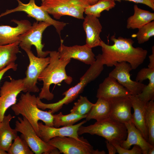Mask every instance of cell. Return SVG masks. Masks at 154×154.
<instances>
[{
	"label": "cell",
	"mask_w": 154,
	"mask_h": 154,
	"mask_svg": "<svg viewBox=\"0 0 154 154\" xmlns=\"http://www.w3.org/2000/svg\"><path fill=\"white\" fill-rule=\"evenodd\" d=\"M111 40L114 43L112 45L101 41V55L104 65L112 67L117 63L125 62L131 65L132 70H135L144 62L147 55V50L133 47L134 41L131 38L121 37L116 38L113 35Z\"/></svg>",
	"instance_id": "obj_1"
},
{
	"label": "cell",
	"mask_w": 154,
	"mask_h": 154,
	"mask_svg": "<svg viewBox=\"0 0 154 154\" xmlns=\"http://www.w3.org/2000/svg\"><path fill=\"white\" fill-rule=\"evenodd\" d=\"M49 64L41 72L38 78V80L42 81L43 85L39 94L40 99H45L48 101L52 100L54 94L50 90V86L57 84L64 81L66 84H70L72 78L66 74V67L71 59L61 60L59 53L56 51H50L49 54Z\"/></svg>",
	"instance_id": "obj_2"
},
{
	"label": "cell",
	"mask_w": 154,
	"mask_h": 154,
	"mask_svg": "<svg viewBox=\"0 0 154 154\" xmlns=\"http://www.w3.org/2000/svg\"><path fill=\"white\" fill-rule=\"evenodd\" d=\"M37 99V97L30 92L22 93L18 102L11 108L15 115H21L27 119L39 137L38 121L41 120L46 125L54 127L53 117L50 110L44 111L38 108Z\"/></svg>",
	"instance_id": "obj_3"
},
{
	"label": "cell",
	"mask_w": 154,
	"mask_h": 154,
	"mask_svg": "<svg viewBox=\"0 0 154 154\" xmlns=\"http://www.w3.org/2000/svg\"><path fill=\"white\" fill-rule=\"evenodd\" d=\"M85 133L101 136L113 144L120 145L127 136L125 125L109 118L86 126L81 125L78 130V135Z\"/></svg>",
	"instance_id": "obj_4"
},
{
	"label": "cell",
	"mask_w": 154,
	"mask_h": 154,
	"mask_svg": "<svg viewBox=\"0 0 154 154\" xmlns=\"http://www.w3.org/2000/svg\"><path fill=\"white\" fill-rule=\"evenodd\" d=\"M15 129L21 133L29 147L35 154H58V149L43 141L37 134L31 124L24 117H18Z\"/></svg>",
	"instance_id": "obj_5"
},
{
	"label": "cell",
	"mask_w": 154,
	"mask_h": 154,
	"mask_svg": "<svg viewBox=\"0 0 154 154\" xmlns=\"http://www.w3.org/2000/svg\"><path fill=\"white\" fill-rule=\"evenodd\" d=\"M96 60L80 79L79 83L63 92L64 97L56 102L57 106L62 108L64 105L72 102L83 91L88 83L94 80L100 74L104 69L101 54L96 56Z\"/></svg>",
	"instance_id": "obj_6"
},
{
	"label": "cell",
	"mask_w": 154,
	"mask_h": 154,
	"mask_svg": "<svg viewBox=\"0 0 154 154\" xmlns=\"http://www.w3.org/2000/svg\"><path fill=\"white\" fill-rule=\"evenodd\" d=\"M55 147L60 153L64 154H105L104 150H94L88 140L84 138L79 140L72 137H57L48 142Z\"/></svg>",
	"instance_id": "obj_7"
},
{
	"label": "cell",
	"mask_w": 154,
	"mask_h": 154,
	"mask_svg": "<svg viewBox=\"0 0 154 154\" xmlns=\"http://www.w3.org/2000/svg\"><path fill=\"white\" fill-rule=\"evenodd\" d=\"M16 0L18 2V6L13 9L7 10L5 12L0 15V18L12 13L24 12L28 17L34 18L37 21L46 22L53 26L60 37L61 32L66 26L67 23L52 18L46 11L36 4L35 0H30L29 2L26 4L23 3L20 0Z\"/></svg>",
	"instance_id": "obj_8"
},
{
	"label": "cell",
	"mask_w": 154,
	"mask_h": 154,
	"mask_svg": "<svg viewBox=\"0 0 154 154\" xmlns=\"http://www.w3.org/2000/svg\"><path fill=\"white\" fill-rule=\"evenodd\" d=\"M51 26L49 23L43 21L35 22L31 27L19 37V46L24 50H31L32 46L36 49L37 56L45 58L49 54L50 51H43L44 44L42 43V35L44 31Z\"/></svg>",
	"instance_id": "obj_9"
},
{
	"label": "cell",
	"mask_w": 154,
	"mask_h": 154,
	"mask_svg": "<svg viewBox=\"0 0 154 154\" xmlns=\"http://www.w3.org/2000/svg\"><path fill=\"white\" fill-rule=\"evenodd\" d=\"M29 58L26 76L23 79L25 93H37L39 89L37 85L38 78L41 72L49 64L50 57L42 58L36 56L31 50H24Z\"/></svg>",
	"instance_id": "obj_10"
},
{
	"label": "cell",
	"mask_w": 154,
	"mask_h": 154,
	"mask_svg": "<svg viewBox=\"0 0 154 154\" xmlns=\"http://www.w3.org/2000/svg\"><path fill=\"white\" fill-rule=\"evenodd\" d=\"M24 90L23 79L11 78L9 81L4 82L0 90V122L7 110L16 103L18 94Z\"/></svg>",
	"instance_id": "obj_11"
},
{
	"label": "cell",
	"mask_w": 154,
	"mask_h": 154,
	"mask_svg": "<svg viewBox=\"0 0 154 154\" xmlns=\"http://www.w3.org/2000/svg\"><path fill=\"white\" fill-rule=\"evenodd\" d=\"M115 66V68L109 73V76L117 80L131 95L136 96L140 94L146 85L131 80L130 72L132 69L131 65L126 62H123L117 63Z\"/></svg>",
	"instance_id": "obj_12"
},
{
	"label": "cell",
	"mask_w": 154,
	"mask_h": 154,
	"mask_svg": "<svg viewBox=\"0 0 154 154\" xmlns=\"http://www.w3.org/2000/svg\"><path fill=\"white\" fill-rule=\"evenodd\" d=\"M60 41V45L58 49L60 59L66 60L72 58L90 65L95 61L96 58H95V55L92 48L85 44L68 46L63 44V40L61 39Z\"/></svg>",
	"instance_id": "obj_13"
},
{
	"label": "cell",
	"mask_w": 154,
	"mask_h": 154,
	"mask_svg": "<svg viewBox=\"0 0 154 154\" xmlns=\"http://www.w3.org/2000/svg\"><path fill=\"white\" fill-rule=\"evenodd\" d=\"M87 121L85 120L75 125L60 128L48 126L43 124L42 122H38L39 137L46 142H48L51 139L57 137H69L81 140L83 137L79 136L78 130L80 126Z\"/></svg>",
	"instance_id": "obj_14"
},
{
	"label": "cell",
	"mask_w": 154,
	"mask_h": 154,
	"mask_svg": "<svg viewBox=\"0 0 154 154\" xmlns=\"http://www.w3.org/2000/svg\"><path fill=\"white\" fill-rule=\"evenodd\" d=\"M111 111L109 118L125 124L132 121V104L129 97L110 100Z\"/></svg>",
	"instance_id": "obj_15"
},
{
	"label": "cell",
	"mask_w": 154,
	"mask_h": 154,
	"mask_svg": "<svg viewBox=\"0 0 154 154\" xmlns=\"http://www.w3.org/2000/svg\"><path fill=\"white\" fill-rule=\"evenodd\" d=\"M11 21L16 24L17 26H0V45H7L19 41L20 35L28 30L32 25L26 19L19 21L13 19Z\"/></svg>",
	"instance_id": "obj_16"
},
{
	"label": "cell",
	"mask_w": 154,
	"mask_h": 154,
	"mask_svg": "<svg viewBox=\"0 0 154 154\" xmlns=\"http://www.w3.org/2000/svg\"><path fill=\"white\" fill-rule=\"evenodd\" d=\"M113 77L109 76L100 84L96 97L110 100L131 96L130 92Z\"/></svg>",
	"instance_id": "obj_17"
},
{
	"label": "cell",
	"mask_w": 154,
	"mask_h": 154,
	"mask_svg": "<svg viewBox=\"0 0 154 154\" xmlns=\"http://www.w3.org/2000/svg\"><path fill=\"white\" fill-rule=\"evenodd\" d=\"M98 18L86 15L84 19L83 26L86 34L85 44L92 48L100 46L101 40L100 34L102 27Z\"/></svg>",
	"instance_id": "obj_18"
},
{
	"label": "cell",
	"mask_w": 154,
	"mask_h": 154,
	"mask_svg": "<svg viewBox=\"0 0 154 154\" xmlns=\"http://www.w3.org/2000/svg\"><path fill=\"white\" fill-rule=\"evenodd\" d=\"M127 131L126 139L120 145L122 147L129 149L132 145L139 146L143 154H147L149 150L154 147L143 137L141 132L136 128L132 121L124 124Z\"/></svg>",
	"instance_id": "obj_19"
},
{
	"label": "cell",
	"mask_w": 154,
	"mask_h": 154,
	"mask_svg": "<svg viewBox=\"0 0 154 154\" xmlns=\"http://www.w3.org/2000/svg\"><path fill=\"white\" fill-rule=\"evenodd\" d=\"M129 98L134 111L132 114V122L148 141V132L145 122V104L140 100L136 96L131 95Z\"/></svg>",
	"instance_id": "obj_20"
},
{
	"label": "cell",
	"mask_w": 154,
	"mask_h": 154,
	"mask_svg": "<svg viewBox=\"0 0 154 154\" xmlns=\"http://www.w3.org/2000/svg\"><path fill=\"white\" fill-rule=\"evenodd\" d=\"M77 0H45L42 1L40 6L55 19H59L67 15L70 7Z\"/></svg>",
	"instance_id": "obj_21"
},
{
	"label": "cell",
	"mask_w": 154,
	"mask_h": 154,
	"mask_svg": "<svg viewBox=\"0 0 154 154\" xmlns=\"http://www.w3.org/2000/svg\"><path fill=\"white\" fill-rule=\"evenodd\" d=\"M15 117L9 114L4 116L0 122V148L7 152L13 143V141L18 136V132L10 126L11 120Z\"/></svg>",
	"instance_id": "obj_22"
},
{
	"label": "cell",
	"mask_w": 154,
	"mask_h": 154,
	"mask_svg": "<svg viewBox=\"0 0 154 154\" xmlns=\"http://www.w3.org/2000/svg\"><path fill=\"white\" fill-rule=\"evenodd\" d=\"M133 9V15L127 20V29H138L154 20V13L141 9L136 4L134 5Z\"/></svg>",
	"instance_id": "obj_23"
},
{
	"label": "cell",
	"mask_w": 154,
	"mask_h": 154,
	"mask_svg": "<svg viewBox=\"0 0 154 154\" xmlns=\"http://www.w3.org/2000/svg\"><path fill=\"white\" fill-rule=\"evenodd\" d=\"M111 105L109 100L102 98H98L89 112L86 114V120L89 121L94 119L96 121L108 118L110 116Z\"/></svg>",
	"instance_id": "obj_24"
},
{
	"label": "cell",
	"mask_w": 154,
	"mask_h": 154,
	"mask_svg": "<svg viewBox=\"0 0 154 154\" xmlns=\"http://www.w3.org/2000/svg\"><path fill=\"white\" fill-rule=\"evenodd\" d=\"M19 41L12 44L0 45V71L8 65L15 63L17 54L20 52Z\"/></svg>",
	"instance_id": "obj_25"
},
{
	"label": "cell",
	"mask_w": 154,
	"mask_h": 154,
	"mask_svg": "<svg viewBox=\"0 0 154 154\" xmlns=\"http://www.w3.org/2000/svg\"><path fill=\"white\" fill-rule=\"evenodd\" d=\"M54 127H58L60 126H69L74 125L81 119L85 118L86 114L80 115L70 113L67 115L63 114L62 112L57 114H52Z\"/></svg>",
	"instance_id": "obj_26"
},
{
	"label": "cell",
	"mask_w": 154,
	"mask_h": 154,
	"mask_svg": "<svg viewBox=\"0 0 154 154\" xmlns=\"http://www.w3.org/2000/svg\"><path fill=\"white\" fill-rule=\"evenodd\" d=\"M145 122L148 132V142L154 146V102L151 100L145 104Z\"/></svg>",
	"instance_id": "obj_27"
},
{
	"label": "cell",
	"mask_w": 154,
	"mask_h": 154,
	"mask_svg": "<svg viewBox=\"0 0 154 154\" xmlns=\"http://www.w3.org/2000/svg\"><path fill=\"white\" fill-rule=\"evenodd\" d=\"M116 5L114 0H99L95 4L86 8L84 13L86 15H92L98 18L103 11H109L114 7Z\"/></svg>",
	"instance_id": "obj_28"
},
{
	"label": "cell",
	"mask_w": 154,
	"mask_h": 154,
	"mask_svg": "<svg viewBox=\"0 0 154 154\" xmlns=\"http://www.w3.org/2000/svg\"><path fill=\"white\" fill-rule=\"evenodd\" d=\"M8 154H33L26 141L21 135L17 136L14 140L8 151Z\"/></svg>",
	"instance_id": "obj_29"
},
{
	"label": "cell",
	"mask_w": 154,
	"mask_h": 154,
	"mask_svg": "<svg viewBox=\"0 0 154 154\" xmlns=\"http://www.w3.org/2000/svg\"><path fill=\"white\" fill-rule=\"evenodd\" d=\"M86 96H80L77 101L74 104V106L70 110V113L80 115L86 114L94 105Z\"/></svg>",
	"instance_id": "obj_30"
},
{
	"label": "cell",
	"mask_w": 154,
	"mask_h": 154,
	"mask_svg": "<svg viewBox=\"0 0 154 154\" xmlns=\"http://www.w3.org/2000/svg\"><path fill=\"white\" fill-rule=\"evenodd\" d=\"M138 29V31L135 34V36L137 37L139 44L143 43L154 36V21L146 24Z\"/></svg>",
	"instance_id": "obj_31"
},
{
	"label": "cell",
	"mask_w": 154,
	"mask_h": 154,
	"mask_svg": "<svg viewBox=\"0 0 154 154\" xmlns=\"http://www.w3.org/2000/svg\"><path fill=\"white\" fill-rule=\"evenodd\" d=\"M89 5L88 0H77L70 7L67 15L84 19L85 9Z\"/></svg>",
	"instance_id": "obj_32"
},
{
	"label": "cell",
	"mask_w": 154,
	"mask_h": 154,
	"mask_svg": "<svg viewBox=\"0 0 154 154\" xmlns=\"http://www.w3.org/2000/svg\"><path fill=\"white\" fill-rule=\"evenodd\" d=\"M149 80L148 84L145 86L140 94L136 96L145 104L154 100V77Z\"/></svg>",
	"instance_id": "obj_33"
},
{
	"label": "cell",
	"mask_w": 154,
	"mask_h": 154,
	"mask_svg": "<svg viewBox=\"0 0 154 154\" xmlns=\"http://www.w3.org/2000/svg\"><path fill=\"white\" fill-rule=\"evenodd\" d=\"M154 77V69L149 68L141 69L137 73L136 78V81L142 83L147 79L149 80Z\"/></svg>",
	"instance_id": "obj_34"
},
{
	"label": "cell",
	"mask_w": 154,
	"mask_h": 154,
	"mask_svg": "<svg viewBox=\"0 0 154 154\" xmlns=\"http://www.w3.org/2000/svg\"><path fill=\"white\" fill-rule=\"evenodd\" d=\"M113 144V143H112ZM115 147L117 153L119 154H141L142 150L140 147L137 145H134L131 149H127L122 147L119 145L113 144Z\"/></svg>",
	"instance_id": "obj_35"
},
{
	"label": "cell",
	"mask_w": 154,
	"mask_h": 154,
	"mask_svg": "<svg viewBox=\"0 0 154 154\" xmlns=\"http://www.w3.org/2000/svg\"><path fill=\"white\" fill-rule=\"evenodd\" d=\"M115 1L121 2L122 0H125L131 1L137 3H141L148 6L153 10H154V4H153L149 0H114Z\"/></svg>",
	"instance_id": "obj_36"
},
{
	"label": "cell",
	"mask_w": 154,
	"mask_h": 154,
	"mask_svg": "<svg viewBox=\"0 0 154 154\" xmlns=\"http://www.w3.org/2000/svg\"><path fill=\"white\" fill-rule=\"evenodd\" d=\"M17 64L15 63H11L0 71V81L5 74L10 69L16 71L17 69Z\"/></svg>",
	"instance_id": "obj_37"
},
{
	"label": "cell",
	"mask_w": 154,
	"mask_h": 154,
	"mask_svg": "<svg viewBox=\"0 0 154 154\" xmlns=\"http://www.w3.org/2000/svg\"><path fill=\"white\" fill-rule=\"evenodd\" d=\"M109 154H115L117 153V150L114 145L111 143L106 140L105 142Z\"/></svg>",
	"instance_id": "obj_38"
},
{
	"label": "cell",
	"mask_w": 154,
	"mask_h": 154,
	"mask_svg": "<svg viewBox=\"0 0 154 154\" xmlns=\"http://www.w3.org/2000/svg\"><path fill=\"white\" fill-rule=\"evenodd\" d=\"M152 53L149 56V63L148 65V68L154 69V46L152 48Z\"/></svg>",
	"instance_id": "obj_39"
},
{
	"label": "cell",
	"mask_w": 154,
	"mask_h": 154,
	"mask_svg": "<svg viewBox=\"0 0 154 154\" xmlns=\"http://www.w3.org/2000/svg\"><path fill=\"white\" fill-rule=\"evenodd\" d=\"M99 0H88L90 5H93L96 3Z\"/></svg>",
	"instance_id": "obj_40"
},
{
	"label": "cell",
	"mask_w": 154,
	"mask_h": 154,
	"mask_svg": "<svg viewBox=\"0 0 154 154\" xmlns=\"http://www.w3.org/2000/svg\"><path fill=\"white\" fill-rule=\"evenodd\" d=\"M154 154V147L150 149L148 152L147 154Z\"/></svg>",
	"instance_id": "obj_41"
},
{
	"label": "cell",
	"mask_w": 154,
	"mask_h": 154,
	"mask_svg": "<svg viewBox=\"0 0 154 154\" xmlns=\"http://www.w3.org/2000/svg\"><path fill=\"white\" fill-rule=\"evenodd\" d=\"M7 152L0 148V154H7Z\"/></svg>",
	"instance_id": "obj_42"
},
{
	"label": "cell",
	"mask_w": 154,
	"mask_h": 154,
	"mask_svg": "<svg viewBox=\"0 0 154 154\" xmlns=\"http://www.w3.org/2000/svg\"><path fill=\"white\" fill-rule=\"evenodd\" d=\"M153 4H154V0H149Z\"/></svg>",
	"instance_id": "obj_43"
},
{
	"label": "cell",
	"mask_w": 154,
	"mask_h": 154,
	"mask_svg": "<svg viewBox=\"0 0 154 154\" xmlns=\"http://www.w3.org/2000/svg\"><path fill=\"white\" fill-rule=\"evenodd\" d=\"M44 0H41V1H44Z\"/></svg>",
	"instance_id": "obj_44"
}]
</instances>
